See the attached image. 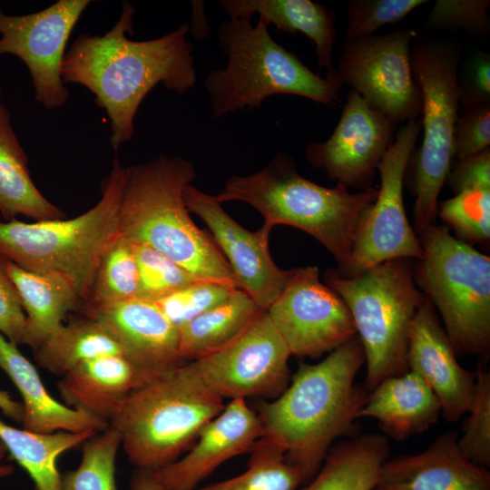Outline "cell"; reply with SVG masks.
<instances>
[{"label": "cell", "mask_w": 490, "mask_h": 490, "mask_svg": "<svg viewBox=\"0 0 490 490\" xmlns=\"http://www.w3.org/2000/svg\"><path fill=\"white\" fill-rule=\"evenodd\" d=\"M137 262L130 241L117 233L103 251L83 313L138 298Z\"/></svg>", "instance_id": "cell-32"}, {"label": "cell", "mask_w": 490, "mask_h": 490, "mask_svg": "<svg viewBox=\"0 0 490 490\" xmlns=\"http://www.w3.org/2000/svg\"><path fill=\"white\" fill-rule=\"evenodd\" d=\"M121 436L110 426L95 433L83 444L76 468L62 475L64 490H116V458Z\"/></svg>", "instance_id": "cell-34"}, {"label": "cell", "mask_w": 490, "mask_h": 490, "mask_svg": "<svg viewBox=\"0 0 490 490\" xmlns=\"http://www.w3.org/2000/svg\"><path fill=\"white\" fill-rule=\"evenodd\" d=\"M27 163L10 113L0 103V212L6 221L16 215L36 221L63 220L64 212L35 187Z\"/></svg>", "instance_id": "cell-27"}, {"label": "cell", "mask_w": 490, "mask_h": 490, "mask_svg": "<svg viewBox=\"0 0 490 490\" xmlns=\"http://www.w3.org/2000/svg\"><path fill=\"white\" fill-rule=\"evenodd\" d=\"M446 181L455 193L467 187L490 186V149L458 160Z\"/></svg>", "instance_id": "cell-43"}, {"label": "cell", "mask_w": 490, "mask_h": 490, "mask_svg": "<svg viewBox=\"0 0 490 490\" xmlns=\"http://www.w3.org/2000/svg\"><path fill=\"white\" fill-rule=\"evenodd\" d=\"M5 268L25 314L24 345L34 349L63 325L69 311L80 309L82 300L57 274L30 271L6 259Z\"/></svg>", "instance_id": "cell-26"}, {"label": "cell", "mask_w": 490, "mask_h": 490, "mask_svg": "<svg viewBox=\"0 0 490 490\" xmlns=\"http://www.w3.org/2000/svg\"><path fill=\"white\" fill-rule=\"evenodd\" d=\"M415 36L414 30L400 28L380 35L345 38L336 68L342 84L396 125L416 120L422 113V93L410 61Z\"/></svg>", "instance_id": "cell-12"}, {"label": "cell", "mask_w": 490, "mask_h": 490, "mask_svg": "<svg viewBox=\"0 0 490 490\" xmlns=\"http://www.w3.org/2000/svg\"><path fill=\"white\" fill-rule=\"evenodd\" d=\"M323 279L353 318L367 363L365 390L369 393L383 379L407 372L409 330L425 299L408 260H389L353 277L329 268Z\"/></svg>", "instance_id": "cell-8"}, {"label": "cell", "mask_w": 490, "mask_h": 490, "mask_svg": "<svg viewBox=\"0 0 490 490\" xmlns=\"http://www.w3.org/2000/svg\"><path fill=\"white\" fill-rule=\"evenodd\" d=\"M167 372L141 367L122 355L109 354L79 363L62 376L57 387L64 405L109 423L131 392Z\"/></svg>", "instance_id": "cell-22"}, {"label": "cell", "mask_w": 490, "mask_h": 490, "mask_svg": "<svg viewBox=\"0 0 490 490\" xmlns=\"http://www.w3.org/2000/svg\"><path fill=\"white\" fill-rule=\"evenodd\" d=\"M386 436L365 434L329 448L319 470L299 490H373L388 458Z\"/></svg>", "instance_id": "cell-28"}, {"label": "cell", "mask_w": 490, "mask_h": 490, "mask_svg": "<svg viewBox=\"0 0 490 490\" xmlns=\"http://www.w3.org/2000/svg\"><path fill=\"white\" fill-rule=\"evenodd\" d=\"M377 189L353 193L345 185L334 188L317 184L301 176L291 156L279 152L260 171L250 175H232L217 200L245 202L263 217L269 231L289 225L309 234L334 257L338 270L350 259L354 240Z\"/></svg>", "instance_id": "cell-4"}, {"label": "cell", "mask_w": 490, "mask_h": 490, "mask_svg": "<svg viewBox=\"0 0 490 490\" xmlns=\"http://www.w3.org/2000/svg\"><path fill=\"white\" fill-rule=\"evenodd\" d=\"M260 309L242 289H236L223 303L178 328L179 353L188 362L229 343Z\"/></svg>", "instance_id": "cell-30"}, {"label": "cell", "mask_w": 490, "mask_h": 490, "mask_svg": "<svg viewBox=\"0 0 490 490\" xmlns=\"http://www.w3.org/2000/svg\"><path fill=\"white\" fill-rule=\"evenodd\" d=\"M134 7L128 2L114 26L103 35L80 34L66 51L61 69L64 83L80 84L95 96L111 122L114 150L134 134V118L145 96L159 83L179 94L197 81L190 25L166 34L132 41Z\"/></svg>", "instance_id": "cell-1"}, {"label": "cell", "mask_w": 490, "mask_h": 490, "mask_svg": "<svg viewBox=\"0 0 490 490\" xmlns=\"http://www.w3.org/2000/svg\"><path fill=\"white\" fill-rule=\"evenodd\" d=\"M266 311L290 354L299 358H318L357 336L348 308L319 280L316 266L291 269Z\"/></svg>", "instance_id": "cell-14"}, {"label": "cell", "mask_w": 490, "mask_h": 490, "mask_svg": "<svg viewBox=\"0 0 490 490\" xmlns=\"http://www.w3.org/2000/svg\"><path fill=\"white\" fill-rule=\"evenodd\" d=\"M229 18H251L259 15L265 24H273L289 34L302 33L316 48L318 63L326 77H338L333 64L336 42V15L325 5L309 0H220Z\"/></svg>", "instance_id": "cell-25"}, {"label": "cell", "mask_w": 490, "mask_h": 490, "mask_svg": "<svg viewBox=\"0 0 490 490\" xmlns=\"http://www.w3.org/2000/svg\"><path fill=\"white\" fill-rule=\"evenodd\" d=\"M426 0H351L347 4L345 38L372 35L378 28L401 21Z\"/></svg>", "instance_id": "cell-39"}, {"label": "cell", "mask_w": 490, "mask_h": 490, "mask_svg": "<svg viewBox=\"0 0 490 490\" xmlns=\"http://www.w3.org/2000/svg\"><path fill=\"white\" fill-rule=\"evenodd\" d=\"M365 361L357 335L318 363H299L287 388L258 405L260 438L299 470L303 484L314 477L333 442L358 418L368 393L355 384V377Z\"/></svg>", "instance_id": "cell-2"}, {"label": "cell", "mask_w": 490, "mask_h": 490, "mask_svg": "<svg viewBox=\"0 0 490 490\" xmlns=\"http://www.w3.org/2000/svg\"><path fill=\"white\" fill-rule=\"evenodd\" d=\"M490 144V105H464L454 128V157L458 160L479 153Z\"/></svg>", "instance_id": "cell-41"}, {"label": "cell", "mask_w": 490, "mask_h": 490, "mask_svg": "<svg viewBox=\"0 0 490 490\" xmlns=\"http://www.w3.org/2000/svg\"><path fill=\"white\" fill-rule=\"evenodd\" d=\"M25 314L17 290L0 255V332L15 345H24Z\"/></svg>", "instance_id": "cell-42"}, {"label": "cell", "mask_w": 490, "mask_h": 490, "mask_svg": "<svg viewBox=\"0 0 490 490\" xmlns=\"http://www.w3.org/2000/svg\"><path fill=\"white\" fill-rule=\"evenodd\" d=\"M407 367L433 390L447 422H456L469 411L476 372L458 363L438 314L426 295L411 323Z\"/></svg>", "instance_id": "cell-18"}, {"label": "cell", "mask_w": 490, "mask_h": 490, "mask_svg": "<svg viewBox=\"0 0 490 490\" xmlns=\"http://www.w3.org/2000/svg\"><path fill=\"white\" fill-rule=\"evenodd\" d=\"M440 403L429 386L412 370L383 379L368 393L358 417L375 418L396 440L420 434L435 424Z\"/></svg>", "instance_id": "cell-24"}, {"label": "cell", "mask_w": 490, "mask_h": 490, "mask_svg": "<svg viewBox=\"0 0 490 490\" xmlns=\"http://www.w3.org/2000/svg\"><path fill=\"white\" fill-rule=\"evenodd\" d=\"M239 289L198 280L152 302L177 328L226 301Z\"/></svg>", "instance_id": "cell-38"}, {"label": "cell", "mask_w": 490, "mask_h": 490, "mask_svg": "<svg viewBox=\"0 0 490 490\" xmlns=\"http://www.w3.org/2000/svg\"><path fill=\"white\" fill-rule=\"evenodd\" d=\"M474 401L467 412L457 444L473 463L490 466V373L478 363Z\"/></svg>", "instance_id": "cell-37"}, {"label": "cell", "mask_w": 490, "mask_h": 490, "mask_svg": "<svg viewBox=\"0 0 490 490\" xmlns=\"http://www.w3.org/2000/svg\"><path fill=\"white\" fill-rule=\"evenodd\" d=\"M90 0H59L45 9L9 15L0 7V55L12 54L27 66L35 100L47 109L64 106L69 91L61 74L71 33Z\"/></svg>", "instance_id": "cell-15"}, {"label": "cell", "mask_w": 490, "mask_h": 490, "mask_svg": "<svg viewBox=\"0 0 490 490\" xmlns=\"http://www.w3.org/2000/svg\"><path fill=\"white\" fill-rule=\"evenodd\" d=\"M0 368L6 373L22 397L23 428L42 434L58 431L101 432L109 423L56 400L46 389L32 362L17 345L0 332Z\"/></svg>", "instance_id": "cell-23"}, {"label": "cell", "mask_w": 490, "mask_h": 490, "mask_svg": "<svg viewBox=\"0 0 490 490\" xmlns=\"http://www.w3.org/2000/svg\"><path fill=\"white\" fill-rule=\"evenodd\" d=\"M490 61L487 55L477 58L470 69L465 84H460V103L464 105L489 103Z\"/></svg>", "instance_id": "cell-44"}, {"label": "cell", "mask_w": 490, "mask_h": 490, "mask_svg": "<svg viewBox=\"0 0 490 490\" xmlns=\"http://www.w3.org/2000/svg\"><path fill=\"white\" fill-rule=\"evenodd\" d=\"M128 167L114 159L102 184V198L71 220L27 223L0 221V255L34 272L65 279L83 302L88 297L101 255L118 233V215Z\"/></svg>", "instance_id": "cell-7"}, {"label": "cell", "mask_w": 490, "mask_h": 490, "mask_svg": "<svg viewBox=\"0 0 490 490\" xmlns=\"http://www.w3.org/2000/svg\"><path fill=\"white\" fill-rule=\"evenodd\" d=\"M0 95H1V87H0Z\"/></svg>", "instance_id": "cell-48"}, {"label": "cell", "mask_w": 490, "mask_h": 490, "mask_svg": "<svg viewBox=\"0 0 490 490\" xmlns=\"http://www.w3.org/2000/svg\"><path fill=\"white\" fill-rule=\"evenodd\" d=\"M83 316L99 322L141 367L165 372L186 363L178 328L151 300L134 298Z\"/></svg>", "instance_id": "cell-21"}, {"label": "cell", "mask_w": 490, "mask_h": 490, "mask_svg": "<svg viewBox=\"0 0 490 490\" xmlns=\"http://www.w3.org/2000/svg\"><path fill=\"white\" fill-rule=\"evenodd\" d=\"M413 75L422 93V144L415 159L414 230L434 223L437 199L454 157V128L460 106L459 54L456 47L424 41L411 47Z\"/></svg>", "instance_id": "cell-10"}, {"label": "cell", "mask_w": 490, "mask_h": 490, "mask_svg": "<svg viewBox=\"0 0 490 490\" xmlns=\"http://www.w3.org/2000/svg\"><path fill=\"white\" fill-rule=\"evenodd\" d=\"M242 474L195 490H299V470L274 446L260 438Z\"/></svg>", "instance_id": "cell-33"}, {"label": "cell", "mask_w": 490, "mask_h": 490, "mask_svg": "<svg viewBox=\"0 0 490 490\" xmlns=\"http://www.w3.org/2000/svg\"><path fill=\"white\" fill-rule=\"evenodd\" d=\"M458 433L439 435L423 452L387 458L373 490H490V472L461 452Z\"/></svg>", "instance_id": "cell-20"}, {"label": "cell", "mask_w": 490, "mask_h": 490, "mask_svg": "<svg viewBox=\"0 0 490 490\" xmlns=\"http://www.w3.org/2000/svg\"><path fill=\"white\" fill-rule=\"evenodd\" d=\"M0 410L8 418L22 424L24 409L21 402L15 400L5 390L0 389Z\"/></svg>", "instance_id": "cell-46"}, {"label": "cell", "mask_w": 490, "mask_h": 490, "mask_svg": "<svg viewBox=\"0 0 490 490\" xmlns=\"http://www.w3.org/2000/svg\"><path fill=\"white\" fill-rule=\"evenodd\" d=\"M396 126L350 90L330 137L309 143L305 157L314 168L323 169L330 180L347 188L368 190L394 141Z\"/></svg>", "instance_id": "cell-16"}, {"label": "cell", "mask_w": 490, "mask_h": 490, "mask_svg": "<svg viewBox=\"0 0 490 490\" xmlns=\"http://www.w3.org/2000/svg\"><path fill=\"white\" fill-rule=\"evenodd\" d=\"M224 406L186 362L131 392L109 426L135 468L154 471L181 457Z\"/></svg>", "instance_id": "cell-6"}, {"label": "cell", "mask_w": 490, "mask_h": 490, "mask_svg": "<svg viewBox=\"0 0 490 490\" xmlns=\"http://www.w3.org/2000/svg\"><path fill=\"white\" fill-rule=\"evenodd\" d=\"M290 351L266 310L223 347L190 361L223 400L277 398L289 386Z\"/></svg>", "instance_id": "cell-13"}, {"label": "cell", "mask_w": 490, "mask_h": 490, "mask_svg": "<svg viewBox=\"0 0 490 490\" xmlns=\"http://www.w3.org/2000/svg\"><path fill=\"white\" fill-rule=\"evenodd\" d=\"M33 350L39 367L61 377L79 363L103 355L128 358L123 348L99 322L85 316L61 325Z\"/></svg>", "instance_id": "cell-31"}, {"label": "cell", "mask_w": 490, "mask_h": 490, "mask_svg": "<svg viewBox=\"0 0 490 490\" xmlns=\"http://www.w3.org/2000/svg\"><path fill=\"white\" fill-rule=\"evenodd\" d=\"M488 0H437L427 17L435 28H461L475 34H487L490 28Z\"/></svg>", "instance_id": "cell-40"}, {"label": "cell", "mask_w": 490, "mask_h": 490, "mask_svg": "<svg viewBox=\"0 0 490 490\" xmlns=\"http://www.w3.org/2000/svg\"><path fill=\"white\" fill-rule=\"evenodd\" d=\"M195 178L193 164L177 156L161 155L128 167L118 233L132 244L158 250L200 280L240 289L212 238L190 216L184 190Z\"/></svg>", "instance_id": "cell-3"}, {"label": "cell", "mask_w": 490, "mask_h": 490, "mask_svg": "<svg viewBox=\"0 0 490 490\" xmlns=\"http://www.w3.org/2000/svg\"><path fill=\"white\" fill-rule=\"evenodd\" d=\"M129 490H168L152 470L135 468L131 475Z\"/></svg>", "instance_id": "cell-45"}, {"label": "cell", "mask_w": 490, "mask_h": 490, "mask_svg": "<svg viewBox=\"0 0 490 490\" xmlns=\"http://www.w3.org/2000/svg\"><path fill=\"white\" fill-rule=\"evenodd\" d=\"M423 250L416 281L444 323L456 355L486 359L490 349V257L428 226L417 234Z\"/></svg>", "instance_id": "cell-9"}, {"label": "cell", "mask_w": 490, "mask_h": 490, "mask_svg": "<svg viewBox=\"0 0 490 490\" xmlns=\"http://www.w3.org/2000/svg\"><path fill=\"white\" fill-rule=\"evenodd\" d=\"M132 245L138 268V298L154 301L200 280L158 250Z\"/></svg>", "instance_id": "cell-36"}, {"label": "cell", "mask_w": 490, "mask_h": 490, "mask_svg": "<svg viewBox=\"0 0 490 490\" xmlns=\"http://www.w3.org/2000/svg\"><path fill=\"white\" fill-rule=\"evenodd\" d=\"M437 214L456 238L470 244H489L490 186L464 188L441 202Z\"/></svg>", "instance_id": "cell-35"}, {"label": "cell", "mask_w": 490, "mask_h": 490, "mask_svg": "<svg viewBox=\"0 0 490 490\" xmlns=\"http://www.w3.org/2000/svg\"><path fill=\"white\" fill-rule=\"evenodd\" d=\"M184 201L189 211L197 214L208 226L240 289L260 309L267 310L290 275V270L280 269L270 256V231L262 226L256 231L243 228L225 211L215 195L205 193L192 184L184 190Z\"/></svg>", "instance_id": "cell-17"}, {"label": "cell", "mask_w": 490, "mask_h": 490, "mask_svg": "<svg viewBox=\"0 0 490 490\" xmlns=\"http://www.w3.org/2000/svg\"><path fill=\"white\" fill-rule=\"evenodd\" d=\"M420 127L416 120L404 123L379 162L377 199L359 224L347 267L336 269L341 275L353 277L393 259H422L423 250L403 201L407 169Z\"/></svg>", "instance_id": "cell-11"}, {"label": "cell", "mask_w": 490, "mask_h": 490, "mask_svg": "<svg viewBox=\"0 0 490 490\" xmlns=\"http://www.w3.org/2000/svg\"><path fill=\"white\" fill-rule=\"evenodd\" d=\"M218 38L227 64L211 71L204 82L214 119L260 107L275 94L298 95L331 107L340 103L339 78L312 72L271 37L261 20L252 24L250 18H229L220 24Z\"/></svg>", "instance_id": "cell-5"}, {"label": "cell", "mask_w": 490, "mask_h": 490, "mask_svg": "<svg viewBox=\"0 0 490 490\" xmlns=\"http://www.w3.org/2000/svg\"><path fill=\"white\" fill-rule=\"evenodd\" d=\"M94 434L91 431L42 434L15 427L0 418V439L11 457L29 475L35 490H64L62 474L57 467L59 456L83 445Z\"/></svg>", "instance_id": "cell-29"}, {"label": "cell", "mask_w": 490, "mask_h": 490, "mask_svg": "<svg viewBox=\"0 0 490 490\" xmlns=\"http://www.w3.org/2000/svg\"><path fill=\"white\" fill-rule=\"evenodd\" d=\"M261 436L257 412L245 399H231L203 426L184 456L154 470V475L168 490H195L222 463L250 452Z\"/></svg>", "instance_id": "cell-19"}, {"label": "cell", "mask_w": 490, "mask_h": 490, "mask_svg": "<svg viewBox=\"0 0 490 490\" xmlns=\"http://www.w3.org/2000/svg\"><path fill=\"white\" fill-rule=\"evenodd\" d=\"M7 454V449L0 439V480L12 475L15 472L14 466L5 461Z\"/></svg>", "instance_id": "cell-47"}]
</instances>
